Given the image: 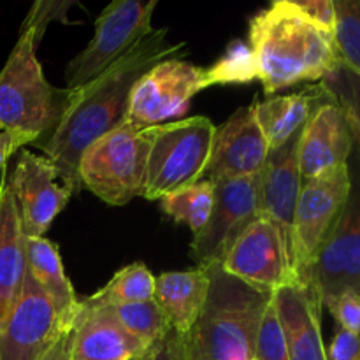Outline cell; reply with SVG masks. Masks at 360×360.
I'll return each mask as SVG.
<instances>
[{
    "mask_svg": "<svg viewBox=\"0 0 360 360\" xmlns=\"http://www.w3.org/2000/svg\"><path fill=\"white\" fill-rule=\"evenodd\" d=\"M167 28L153 30L136 49L123 56L102 76L70 91L69 102L55 129L32 146L42 150L55 165L62 185L74 193L81 186L77 165L81 157L95 141L108 136L127 122L130 95L137 81L162 60L181 55L185 42L171 44Z\"/></svg>",
    "mask_w": 360,
    "mask_h": 360,
    "instance_id": "obj_1",
    "label": "cell"
},
{
    "mask_svg": "<svg viewBox=\"0 0 360 360\" xmlns=\"http://www.w3.org/2000/svg\"><path fill=\"white\" fill-rule=\"evenodd\" d=\"M255 79L273 95L306 81H322L340 63L334 35L309 23L292 0H278L250 21Z\"/></svg>",
    "mask_w": 360,
    "mask_h": 360,
    "instance_id": "obj_2",
    "label": "cell"
},
{
    "mask_svg": "<svg viewBox=\"0 0 360 360\" xmlns=\"http://www.w3.org/2000/svg\"><path fill=\"white\" fill-rule=\"evenodd\" d=\"M210 269V294L202 315L185 336L186 360H253L260 320L273 292Z\"/></svg>",
    "mask_w": 360,
    "mask_h": 360,
    "instance_id": "obj_3",
    "label": "cell"
},
{
    "mask_svg": "<svg viewBox=\"0 0 360 360\" xmlns=\"http://www.w3.org/2000/svg\"><path fill=\"white\" fill-rule=\"evenodd\" d=\"M35 51L34 32H20L0 72V130L30 137L37 143L62 118L70 90L49 84Z\"/></svg>",
    "mask_w": 360,
    "mask_h": 360,
    "instance_id": "obj_4",
    "label": "cell"
},
{
    "mask_svg": "<svg viewBox=\"0 0 360 360\" xmlns=\"http://www.w3.org/2000/svg\"><path fill=\"white\" fill-rule=\"evenodd\" d=\"M143 130L150 141L144 199L160 200L206 174L217 134L210 118L192 116Z\"/></svg>",
    "mask_w": 360,
    "mask_h": 360,
    "instance_id": "obj_5",
    "label": "cell"
},
{
    "mask_svg": "<svg viewBox=\"0 0 360 360\" xmlns=\"http://www.w3.org/2000/svg\"><path fill=\"white\" fill-rule=\"evenodd\" d=\"M148 153L146 132L123 123L86 148L77 165L81 186L109 206H125L144 195Z\"/></svg>",
    "mask_w": 360,
    "mask_h": 360,
    "instance_id": "obj_6",
    "label": "cell"
},
{
    "mask_svg": "<svg viewBox=\"0 0 360 360\" xmlns=\"http://www.w3.org/2000/svg\"><path fill=\"white\" fill-rule=\"evenodd\" d=\"M157 0H115L95 20V34L65 67L67 90H79L111 69L153 32Z\"/></svg>",
    "mask_w": 360,
    "mask_h": 360,
    "instance_id": "obj_7",
    "label": "cell"
},
{
    "mask_svg": "<svg viewBox=\"0 0 360 360\" xmlns=\"http://www.w3.org/2000/svg\"><path fill=\"white\" fill-rule=\"evenodd\" d=\"M348 169L347 202L302 281L316 292L322 306L345 290L360 292V150L355 144Z\"/></svg>",
    "mask_w": 360,
    "mask_h": 360,
    "instance_id": "obj_8",
    "label": "cell"
},
{
    "mask_svg": "<svg viewBox=\"0 0 360 360\" xmlns=\"http://www.w3.org/2000/svg\"><path fill=\"white\" fill-rule=\"evenodd\" d=\"M350 193L348 164L302 181L292 221L290 257L301 283Z\"/></svg>",
    "mask_w": 360,
    "mask_h": 360,
    "instance_id": "obj_9",
    "label": "cell"
},
{
    "mask_svg": "<svg viewBox=\"0 0 360 360\" xmlns=\"http://www.w3.org/2000/svg\"><path fill=\"white\" fill-rule=\"evenodd\" d=\"M207 69L179 58L155 63L134 86L127 125L137 130L183 115L199 91L210 88Z\"/></svg>",
    "mask_w": 360,
    "mask_h": 360,
    "instance_id": "obj_10",
    "label": "cell"
},
{
    "mask_svg": "<svg viewBox=\"0 0 360 360\" xmlns=\"http://www.w3.org/2000/svg\"><path fill=\"white\" fill-rule=\"evenodd\" d=\"M220 267L231 276L264 290L274 292L301 283L292 266L283 231L262 213L239 236Z\"/></svg>",
    "mask_w": 360,
    "mask_h": 360,
    "instance_id": "obj_11",
    "label": "cell"
},
{
    "mask_svg": "<svg viewBox=\"0 0 360 360\" xmlns=\"http://www.w3.org/2000/svg\"><path fill=\"white\" fill-rule=\"evenodd\" d=\"M260 214L259 174L214 183V204L206 227L193 236L197 267L220 266L239 236Z\"/></svg>",
    "mask_w": 360,
    "mask_h": 360,
    "instance_id": "obj_12",
    "label": "cell"
},
{
    "mask_svg": "<svg viewBox=\"0 0 360 360\" xmlns=\"http://www.w3.org/2000/svg\"><path fill=\"white\" fill-rule=\"evenodd\" d=\"M72 326L27 271L20 299L0 327V360H42Z\"/></svg>",
    "mask_w": 360,
    "mask_h": 360,
    "instance_id": "obj_13",
    "label": "cell"
},
{
    "mask_svg": "<svg viewBox=\"0 0 360 360\" xmlns=\"http://www.w3.org/2000/svg\"><path fill=\"white\" fill-rule=\"evenodd\" d=\"M9 188L16 200L25 238H44L74 193L60 183L58 172L48 158L28 150L21 151L13 174H9Z\"/></svg>",
    "mask_w": 360,
    "mask_h": 360,
    "instance_id": "obj_14",
    "label": "cell"
},
{
    "mask_svg": "<svg viewBox=\"0 0 360 360\" xmlns=\"http://www.w3.org/2000/svg\"><path fill=\"white\" fill-rule=\"evenodd\" d=\"M257 101L239 108L221 127H217L207 164V181L250 178L260 174L269 146L257 122Z\"/></svg>",
    "mask_w": 360,
    "mask_h": 360,
    "instance_id": "obj_15",
    "label": "cell"
},
{
    "mask_svg": "<svg viewBox=\"0 0 360 360\" xmlns=\"http://www.w3.org/2000/svg\"><path fill=\"white\" fill-rule=\"evenodd\" d=\"M354 136L343 109L327 98L313 111L299 137V167L302 181L348 164Z\"/></svg>",
    "mask_w": 360,
    "mask_h": 360,
    "instance_id": "obj_16",
    "label": "cell"
},
{
    "mask_svg": "<svg viewBox=\"0 0 360 360\" xmlns=\"http://www.w3.org/2000/svg\"><path fill=\"white\" fill-rule=\"evenodd\" d=\"M151 348L123 329L105 306L81 301L72 326L70 360H141Z\"/></svg>",
    "mask_w": 360,
    "mask_h": 360,
    "instance_id": "obj_17",
    "label": "cell"
},
{
    "mask_svg": "<svg viewBox=\"0 0 360 360\" xmlns=\"http://www.w3.org/2000/svg\"><path fill=\"white\" fill-rule=\"evenodd\" d=\"M273 301L287 338L288 360H327L322 338V301L309 285L273 292Z\"/></svg>",
    "mask_w": 360,
    "mask_h": 360,
    "instance_id": "obj_18",
    "label": "cell"
},
{
    "mask_svg": "<svg viewBox=\"0 0 360 360\" xmlns=\"http://www.w3.org/2000/svg\"><path fill=\"white\" fill-rule=\"evenodd\" d=\"M299 137L301 132L295 134L278 150H271L259 174L260 213L276 221L287 238L288 248L295 204L302 186L299 167Z\"/></svg>",
    "mask_w": 360,
    "mask_h": 360,
    "instance_id": "obj_19",
    "label": "cell"
},
{
    "mask_svg": "<svg viewBox=\"0 0 360 360\" xmlns=\"http://www.w3.org/2000/svg\"><path fill=\"white\" fill-rule=\"evenodd\" d=\"M27 274V238L9 188L7 165L0 171V327L20 299Z\"/></svg>",
    "mask_w": 360,
    "mask_h": 360,
    "instance_id": "obj_20",
    "label": "cell"
},
{
    "mask_svg": "<svg viewBox=\"0 0 360 360\" xmlns=\"http://www.w3.org/2000/svg\"><path fill=\"white\" fill-rule=\"evenodd\" d=\"M210 285L207 267L164 273L155 278L153 301L165 313L172 329L186 336L202 315Z\"/></svg>",
    "mask_w": 360,
    "mask_h": 360,
    "instance_id": "obj_21",
    "label": "cell"
},
{
    "mask_svg": "<svg viewBox=\"0 0 360 360\" xmlns=\"http://www.w3.org/2000/svg\"><path fill=\"white\" fill-rule=\"evenodd\" d=\"M327 98L329 95L319 84L299 94L266 98L262 102L257 101V122L266 137L269 151L278 150L295 134L301 132L302 127L311 118L313 111Z\"/></svg>",
    "mask_w": 360,
    "mask_h": 360,
    "instance_id": "obj_22",
    "label": "cell"
},
{
    "mask_svg": "<svg viewBox=\"0 0 360 360\" xmlns=\"http://www.w3.org/2000/svg\"><path fill=\"white\" fill-rule=\"evenodd\" d=\"M27 271L48 295L56 311L74 322L81 301L63 271L58 246L46 238H27Z\"/></svg>",
    "mask_w": 360,
    "mask_h": 360,
    "instance_id": "obj_23",
    "label": "cell"
},
{
    "mask_svg": "<svg viewBox=\"0 0 360 360\" xmlns=\"http://www.w3.org/2000/svg\"><path fill=\"white\" fill-rule=\"evenodd\" d=\"M162 210L178 224L188 225L193 236L206 227L214 204V183L197 181L160 199Z\"/></svg>",
    "mask_w": 360,
    "mask_h": 360,
    "instance_id": "obj_24",
    "label": "cell"
},
{
    "mask_svg": "<svg viewBox=\"0 0 360 360\" xmlns=\"http://www.w3.org/2000/svg\"><path fill=\"white\" fill-rule=\"evenodd\" d=\"M155 276L143 262L122 267L101 290L86 297L94 304L122 306L146 302L153 299Z\"/></svg>",
    "mask_w": 360,
    "mask_h": 360,
    "instance_id": "obj_25",
    "label": "cell"
},
{
    "mask_svg": "<svg viewBox=\"0 0 360 360\" xmlns=\"http://www.w3.org/2000/svg\"><path fill=\"white\" fill-rule=\"evenodd\" d=\"M105 308L111 311V315L118 320L123 329L129 330L132 336L146 343L148 347H153L172 329L165 313L153 299L146 302H136V304L105 306Z\"/></svg>",
    "mask_w": 360,
    "mask_h": 360,
    "instance_id": "obj_26",
    "label": "cell"
},
{
    "mask_svg": "<svg viewBox=\"0 0 360 360\" xmlns=\"http://www.w3.org/2000/svg\"><path fill=\"white\" fill-rule=\"evenodd\" d=\"M320 86L343 109L354 144L360 150V76L340 62L329 76L320 81Z\"/></svg>",
    "mask_w": 360,
    "mask_h": 360,
    "instance_id": "obj_27",
    "label": "cell"
},
{
    "mask_svg": "<svg viewBox=\"0 0 360 360\" xmlns=\"http://www.w3.org/2000/svg\"><path fill=\"white\" fill-rule=\"evenodd\" d=\"M338 60L360 76V0H333Z\"/></svg>",
    "mask_w": 360,
    "mask_h": 360,
    "instance_id": "obj_28",
    "label": "cell"
},
{
    "mask_svg": "<svg viewBox=\"0 0 360 360\" xmlns=\"http://www.w3.org/2000/svg\"><path fill=\"white\" fill-rule=\"evenodd\" d=\"M255 360H288L287 338L274 301L267 304L255 338Z\"/></svg>",
    "mask_w": 360,
    "mask_h": 360,
    "instance_id": "obj_29",
    "label": "cell"
},
{
    "mask_svg": "<svg viewBox=\"0 0 360 360\" xmlns=\"http://www.w3.org/2000/svg\"><path fill=\"white\" fill-rule=\"evenodd\" d=\"M207 76H210L211 86L213 84L246 83L250 79H255L250 49L245 46H234V49L224 60L207 69Z\"/></svg>",
    "mask_w": 360,
    "mask_h": 360,
    "instance_id": "obj_30",
    "label": "cell"
},
{
    "mask_svg": "<svg viewBox=\"0 0 360 360\" xmlns=\"http://www.w3.org/2000/svg\"><path fill=\"white\" fill-rule=\"evenodd\" d=\"M74 6H76V2H72V0H37L21 23V32H34L35 42L39 46V42L44 37L46 28L51 21L69 23V11Z\"/></svg>",
    "mask_w": 360,
    "mask_h": 360,
    "instance_id": "obj_31",
    "label": "cell"
},
{
    "mask_svg": "<svg viewBox=\"0 0 360 360\" xmlns=\"http://www.w3.org/2000/svg\"><path fill=\"white\" fill-rule=\"evenodd\" d=\"M340 323V329L360 334V292L345 290L326 306Z\"/></svg>",
    "mask_w": 360,
    "mask_h": 360,
    "instance_id": "obj_32",
    "label": "cell"
},
{
    "mask_svg": "<svg viewBox=\"0 0 360 360\" xmlns=\"http://www.w3.org/2000/svg\"><path fill=\"white\" fill-rule=\"evenodd\" d=\"M292 4L309 23L334 35L336 11L333 0H292Z\"/></svg>",
    "mask_w": 360,
    "mask_h": 360,
    "instance_id": "obj_33",
    "label": "cell"
},
{
    "mask_svg": "<svg viewBox=\"0 0 360 360\" xmlns=\"http://www.w3.org/2000/svg\"><path fill=\"white\" fill-rule=\"evenodd\" d=\"M327 360H360V334L340 329L327 348Z\"/></svg>",
    "mask_w": 360,
    "mask_h": 360,
    "instance_id": "obj_34",
    "label": "cell"
},
{
    "mask_svg": "<svg viewBox=\"0 0 360 360\" xmlns=\"http://www.w3.org/2000/svg\"><path fill=\"white\" fill-rule=\"evenodd\" d=\"M150 360H186V341L185 336L169 330L158 343L153 345L150 352Z\"/></svg>",
    "mask_w": 360,
    "mask_h": 360,
    "instance_id": "obj_35",
    "label": "cell"
},
{
    "mask_svg": "<svg viewBox=\"0 0 360 360\" xmlns=\"http://www.w3.org/2000/svg\"><path fill=\"white\" fill-rule=\"evenodd\" d=\"M34 141L30 137L18 136V134L6 132V130H0V171L7 165V160L16 153L18 150H21L27 144H32Z\"/></svg>",
    "mask_w": 360,
    "mask_h": 360,
    "instance_id": "obj_36",
    "label": "cell"
},
{
    "mask_svg": "<svg viewBox=\"0 0 360 360\" xmlns=\"http://www.w3.org/2000/svg\"><path fill=\"white\" fill-rule=\"evenodd\" d=\"M70 343H72V327L60 336V340L49 348L42 360H70Z\"/></svg>",
    "mask_w": 360,
    "mask_h": 360,
    "instance_id": "obj_37",
    "label": "cell"
},
{
    "mask_svg": "<svg viewBox=\"0 0 360 360\" xmlns=\"http://www.w3.org/2000/svg\"><path fill=\"white\" fill-rule=\"evenodd\" d=\"M150 352H151V350H150ZM141 360H150V354H148L146 357H144V359H141Z\"/></svg>",
    "mask_w": 360,
    "mask_h": 360,
    "instance_id": "obj_38",
    "label": "cell"
},
{
    "mask_svg": "<svg viewBox=\"0 0 360 360\" xmlns=\"http://www.w3.org/2000/svg\"><path fill=\"white\" fill-rule=\"evenodd\" d=\"M253 360H255V359H253Z\"/></svg>",
    "mask_w": 360,
    "mask_h": 360,
    "instance_id": "obj_39",
    "label": "cell"
}]
</instances>
